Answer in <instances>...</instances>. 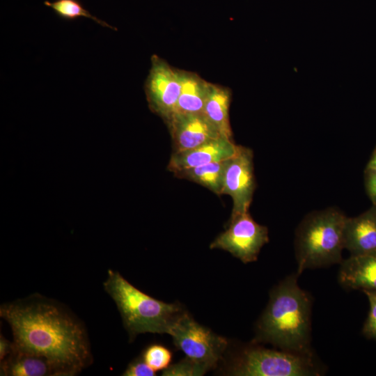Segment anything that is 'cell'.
<instances>
[{
    "instance_id": "obj_1",
    "label": "cell",
    "mask_w": 376,
    "mask_h": 376,
    "mask_svg": "<svg viewBox=\"0 0 376 376\" xmlns=\"http://www.w3.org/2000/svg\"><path fill=\"white\" fill-rule=\"evenodd\" d=\"M0 316L10 327L15 347L47 359L63 376L76 375L93 362L84 325L58 301L31 295L1 305Z\"/></svg>"
},
{
    "instance_id": "obj_2",
    "label": "cell",
    "mask_w": 376,
    "mask_h": 376,
    "mask_svg": "<svg viewBox=\"0 0 376 376\" xmlns=\"http://www.w3.org/2000/svg\"><path fill=\"white\" fill-rule=\"evenodd\" d=\"M299 275L283 279L271 292L256 324L254 343H268L279 350L313 354L311 348V296L297 283Z\"/></svg>"
},
{
    "instance_id": "obj_3",
    "label": "cell",
    "mask_w": 376,
    "mask_h": 376,
    "mask_svg": "<svg viewBox=\"0 0 376 376\" xmlns=\"http://www.w3.org/2000/svg\"><path fill=\"white\" fill-rule=\"evenodd\" d=\"M103 287L116 303L130 340L145 333L168 334L185 312L177 303H165L143 292L113 269L108 270Z\"/></svg>"
},
{
    "instance_id": "obj_4",
    "label": "cell",
    "mask_w": 376,
    "mask_h": 376,
    "mask_svg": "<svg viewBox=\"0 0 376 376\" xmlns=\"http://www.w3.org/2000/svg\"><path fill=\"white\" fill-rule=\"evenodd\" d=\"M346 218L335 207L315 211L304 218L297 228L295 239L299 276L306 269L327 267L343 261Z\"/></svg>"
},
{
    "instance_id": "obj_5",
    "label": "cell",
    "mask_w": 376,
    "mask_h": 376,
    "mask_svg": "<svg viewBox=\"0 0 376 376\" xmlns=\"http://www.w3.org/2000/svg\"><path fill=\"white\" fill-rule=\"evenodd\" d=\"M320 370L313 354L251 345L233 358L226 372L237 376H308L320 375Z\"/></svg>"
},
{
    "instance_id": "obj_6",
    "label": "cell",
    "mask_w": 376,
    "mask_h": 376,
    "mask_svg": "<svg viewBox=\"0 0 376 376\" xmlns=\"http://www.w3.org/2000/svg\"><path fill=\"white\" fill-rule=\"evenodd\" d=\"M186 357L206 367H216L228 347L227 340L203 327L185 311L174 322L169 334Z\"/></svg>"
},
{
    "instance_id": "obj_7",
    "label": "cell",
    "mask_w": 376,
    "mask_h": 376,
    "mask_svg": "<svg viewBox=\"0 0 376 376\" xmlns=\"http://www.w3.org/2000/svg\"><path fill=\"white\" fill-rule=\"evenodd\" d=\"M269 242L268 230L253 220L249 212L230 219L228 228L219 234L210 248L226 251L244 263L257 260Z\"/></svg>"
},
{
    "instance_id": "obj_8",
    "label": "cell",
    "mask_w": 376,
    "mask_h": 376,
    "mask_svg": "<svg viewBox=\"0 0 376 376\" xmlns=\"http://www.w3.org/2000/svg\"><path fill=\"white\" fill-rule=\"evenodd\" d=\"M144 90L150 111L166 122L174 113L180 94L179 70L172 68L158 56L152 55Z\"/></svg>"
},
{
    "instance_id": "obj_9",
    "label": "cell",
    "mask_w": 376,
    "mask_h": 376,
    "mask_svg": "<svg viewBox=\"0 0 376 376\" xmlns=\"http://www.w3.org/2000/svg\"><path fill=\"white\" fill-rule=\"evenodd\" d=\"M255 189L253 152L251 148L237 146L235 154L226 160L222 190V194L233 199L230 219L249 212Z\"/></svg>"
},
{
    "instance_id": "obj_10",
    "label": "cell",
    "mask_w": 376,
    "mask_h": 376,
    "mask_svg": "<svg viewBox=\"0 0 376 376\" xmlns=\"http://www.w3.org/2000/svg\"><path fill=\"white\" fill-rule=\"evenodd\" d=\"M165 123L171 136L173 152L224 137L203 113H174Z\"/></svg>"
},
{
    "instance_id": "obj_11",
    "label": "cell",
    "mask_w": 376,
    "mask_h": 376,
    "mask_svg": "<svg viewBox=\"0 0 376 376\" xmlns=\"http://www.w3.org/2000/svg\"><path fill=\"white\" fill-rule=\"evenodd\" d=\"M237 148V146L233 142L232 139L219 137L194 148L173 152L167 169L174 173L181 170L224 161L233 157Z\"/></svg>"
},
{
    "instance_id": "obj_12",
    "label": "cell",
    "mask_w": 376,
    "mask_h": 376,
    "mask_svg": "<svg viewBox=\"0 0 376 376\" xmlns=\"http://www.w3.org/2000/svg\"><path fill=\"white\" fill-rule=\"evenodd\" d=\"M344 248L351 256L376 251V205L355 217H347L343 229Z\"/></svg>"
},
{
    "instance_id": "obj_13",
    "label": "cell",
    "mask_w": 376,
    "mask_h": 376,
    "mask_svg": "<svg viewBox=\"0 0 376 376\" xmlns=\"http://www.w3.org/2000/svg\"><path fill=\"white\" fill-rule=\"evenodd\" d=\"M338 281L347 289L376 290V251L343 260Z\"/></svg>"
},
{
    "instance_id": "obj_14",
    "label": "cell",
    "mask_w": 376,
    "mask_h": 376,
    "mask_svg": "<svg viewBox=\"0 0 376 376\" xmlns=\"http://www.w3.org/2000/svg\"><path fill=\"white\" fill-rule=\"evenodd\" d=\"M3 376H63L61 371L47 359L15 347L1 360Z\"/></svg>"
},
{
    "instance_id": "obj_15",
    "label": "cell",
    "mask_w": 376,
    "mask_h": 376,
    "mask_svg": "<svg viewBox=\"0 0 376 376\" xmlns=\"http://www.w3.org/2000/svg\"><path fill=\"white\" fill-rule=\"evenodd\" d=\"M231 91L228 88L210 83L208 94L203 113L217 129L221 135L232 139V130L229 122V107Z\"/></svg>"
},
{
    "instance_id": "obj_16",
    "label": "cell",
    "mask_w": 376,
    "mask_h": 376,
    "mask_svg": "<svg viewBox=\"0 0 376 376\" xmlns=\"http://www.w3.org/2000/svg\"><path fill=\"white\" fill-rule=\"evenodd\" d=\"M181 91L174 113H203L210 82L198 75L179 70Z\"/></svg>"
},
{
    "instance_id": "obj_17",
    "label": "cell",
    "mask_w": 376,
    "mask_h": 376,
    "mask_svg": "<svg viewBox=\"0 0 376 376\" xmlns=\"http://www.w3.org/2000/svg\"><path fill=\"white\" fill-rule=\"evenodd\" d=\"M226 160L181 170L174 175L199 184L220 196L224 187Z\"/></svg>"
},
{
    "instance_id": "obj_18",
    "label": "cell",
    "mask_w": 376,
    "mask_h": 376,
    "mask_svg": "<svg viewBox=\"0 0 376 376\" xmlns=\"http://www.w3.org/2000/svg\"><path fill=\"white\" fill-rule=\"evenodd\" d=\"M44 4L51 8L61 18L72 21L81 17L90 18L104 27L117 30L104 21L92 15L78 0L45 1Z\"/></svg>"
},
{
    "instance_id": "obj_19",
    "label": "cell",
    "mask_w": 376,
    "mask_h": 376,
    "mask_svg": "<svg viewBox=\"0 0 376 376\" xmlns=\"http://www.w3.org/2000/svg\"><path fill=\"white\" fill-rule=\"evenodd\" d=\"M141 357L149 366L157 372L164 370L170 366L172 353L164 345L152 344L143 350Z\"/></svg>"
},
{
    "instance_id": "obj_20",
    "label": "cell",
    "mask_w": 376,
    "mask_h": 376,
    "mask_svg": "<svg viewBox=\"0 0 376 376\" xmlns=\"http://www.w3.org/2000/svg\"><path fill=\"white\" fill-rule=\"evenodd\" d=\"M208 370L204 366L186 357L163 370L162 375L165 376H201Z\"/></svg>"
},
{
    "instance_id": "obj_21",
    "label": "cell",
    "mask_w": 376,
    "mask_h": 376,
    "mask_svg": "<svg viewBox=\"0 0 376 376\" xmlns=\"http://www.w3.org/2000/svg\"><path fill=\"white\" fill-rule=\"evenodd\" d=\"M368 299L370 310L363 324V334L369 339L376 340V290H362Z\"/></svg>"
},
{
    "instance_id": "obj_22",
    "label": "cell",
    "mask_w": 376,
    "mask_h": 376,
    "mask_svg": "<svg viewBox=\"0 0 376 376\" xmlns=\"http://www.w3.org/2000/svg\"><path fill=\"white\" fill-rule=\"evenodd\" d=\"M156 371L149 366L143 359L139 357L132 361L123 372L124 376H154Z\"/></svg>"
},
{
    "instance_id": "obj_23",
    "label": "cell",
    "mask_w": 376,
    "mask_h": 376,
    "mask_svg": "<svg viewBox=\"0 0 376 376\" xmlns=\"http://www.w3.org/2000/svg\"><path fill=\"white\" fill-rule=\"evenodd\" d=\"M364 177L367 194L373 205H376V171L366 169Z\"/></svg>"
},
{
    "instance_id": "obj_24",
    "label": "cell",
    "mask_w": 376,
    "mask_h": 376,
    "mask_svg": "<svg viewBox=\"0 0 376 376\" xmlns=\"http://www.w3.org/2000/svg\"><path fill=\"white\" fill-rule=\"evenodd\" d=\"M13 343L6 339L3 336H0V360H3L13 350Z\"/></svg>"
},
{
    "instance_id": "obj_25",
    "label": "cell",
    "mask_w": 376,
    "mask_h": 376,
    "mask_svg": "<svg viewBox=\"0 0 376 376\" xmlns=\"http://www.w3.org/2000/svg\"><path fill=\"white\" fill-rule=\"evenodd\" d=\"M366 169L376 171V148L373 152Z\"/></svg>"
}]
</instances>
